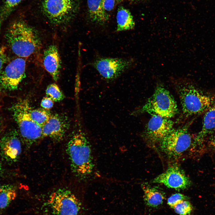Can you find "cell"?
<instances>
[{
    "mask_svg": "<svg viewBox=\"0 0 215 215\" xmlns=\"http://www.w3.org/2000/svg\"><path fill=\"white\" fill-rule=\"evenodd\" d=\"M71 170L79 179H87L94 169L91 147L87 137L82 130H78L72 136L67 147Z\"/></svg>",
    "mask_w": 215,
    "mask_h": 215,
    "instance_id": "cell-1",
    "label": "cell"
},
{
    "mask_svg": "<svg viewBox=\"0 0 215 215\" xmlns=\"http://www.w3.org/2000/svg\"><path fill=\"white\" fill-rule=\"evenodd\" d=\"M5 37L13 53L19 57H28L41 45L39 36L35 29L24 22H13L8 28Z\"/></svg>",
    "mask_w": 215,
    "mask_h": 215,
    "instance_id": "cell-2",
    "label": "cell"
},
{
    "mask_svg": "<svg viewBox=\"0 0 215 215\" xmlns=\"http://www.w3.org/2000/svg\"><path fill=\"white\" fill-rule=\"evenodd\" d=\"M175 84L183 113L185 116L201 113L211 106L212 98L203 93L191 83L184 79H179Z\"/></svg>",
    "mask_w": 215,
    "mask_h": 215,
    "instance_id": "cell-3",
    "label": "cell"
},
{
    "mask_svg": "<svg viewBox=\"0 0 215 215\" xmlns=\"http://www.w3.org/2000/svg\"><path fill=\"white\" fill-rule=\"evenodd\" d=\"M30 109L28 102L24 99L14 104L10 109L18 127L21 140L27 148L42 138V128L31 118Z\"/></svg>",
    "mask_w": 215,
    "mask_h": 215,
    "instance_id": "cell-4",
    "label": "cell"
},
{
    "mask_svg": "<svg viewBox=\"0 0 215 215\" xmlns=\"http://www.w3.org/2000/svg\"><path fill=\"white\" fill-rule=\"evenodd\" d=\"M42 207L49 215H85L80 200L70 190L64 188L52 193Z\"/></svg>",
    "mask_w": 215,
    "mask_h": 215,
    "instance_id": "cell-5",
    "label": "cell"
},
{
    "mask_svg": "<svg viewBox=\"0 0 215 215\" xmlns=\"http://www.w3.org/2000/svg\"><path fill=\"white\" fill-rule=\"evenodd\" d=\"M178 111L176 101L169 91L161 86H158L153 94L136 113H147L170 118Z\"/></svg>",
    "mask_w": 215,
    "mask_h": 215,
    "instance_id": "cell-6",
    "label": "cell"
},
{
    "mask_svg": "<svg viewBox=\"0 0 215 215\" xmlns=\"http://www.w3.org/2000/svg\"><path fill=\"white\" fill-rule=\"evenodd\" d=\"M188 127L173 128L159 142L161 150L169 158L179 157L190 146L192 138Z\"/></svg>",
    "mask_w": 215,
    "mask_h": 215,
    "instance_id": "cell-7",
    "label": "cell"
},
{
    "mask_svg": "<svg viewBox=\"0 0 215 215\" xmlns=\"http://www.w3.org/2000/svg\"><path fill=\"white\" fill-rule=\"evenodd\" d=\"M79 0H43L42 7L46 17L52 23L61 24L69 21L78 9Z\"/></svg>",
    "mask_w": 215,
    "mask_h": 215,
    "instance_id": "cell-8",
    "label": "cell"
},
{
    "mask_svg": "<svg viewBox=\"0 0 215 215\" xmlns=\"http://www.w3.org/2000/svg\"><path fill=\"white\" fill-rule=\"evenodd\" d=\"M131 59L121 58H99L92 65L106 80L111 81L119 77L132 65Z\"/></svg>",
    "mask_w": 215,
    "mask_h": 215,
    "instance_id": "cell-9",
    "label": "cell"
},
{
    "mask_svg": "<svg viewBox=\"0 0 215 215\" xmlns=\"http://www.w3.org/2000/svg\"><path fill=\"white\" fill-rule=\"evenodd\" d=\"M26 61L18 57L10 62L0 73V87L10 91L17 88L25 76Z\"/></svg>",
    "mask_w": 215,
    "mask_h": 215,
    "instance_id": "cell-10",
    "label": "cell"
},
{
    "mask_svg": "<svg viewBox=\"0 0 215 215\" xmlns=\"http://www.w3.org/2000/svg\"><path fill=\"white\" fill-rule=\"evenodd\" d=\"M153 182L162 184L168 188L176 190L186 189L191 184L183 170L175 164L169 166L165 171L155 177Z\"/></svg>",
    "mask_w": 215,
    "mask_h": 215,
    "instance_id": "cell-11",
    "label": "cell"
},
{
    "mask_svg": "<svg viewBox=\"0 0 215 215\" xmlns=\"http://www.w3.org/2000/svg\"><path fill=\"white\" fill-rule=\"evenodd\" d=\"M173 125L170 118L152 115L146 125L145 137L150 142H159L173 129Z\"/></svg>",
    "mask_w": 215,
    "mask_h": 215,
    "instance_id": "cell-12",
    "label": "cell"
},
{
    "mask_svg": "<svg viewBox=\"0 0 215 215\" xmlns=\"http://www.w3.org/2000/svg\"><path fill=\"white\" fill-rule=\"evenodd\" d=\"M18 132L15 129L7 132L0 141L1 154L6 161H17L21 152V139Z\"/></svg>",
    "mask_w": 215,
    "mask_h": 215,
    "instance_id": "cell-13",
    "label": "cell"
},
{
    "mask_svg": "<svg viewBox=\"0 0 215 215\" xmlns=\"http://www.w3.org/2000/svg\"><path fill=\"white\" fill-rule=\"evenodd\" d=\"M69 127L67 117L62 115L51 114L42 127V138L48 137L55 141H60L63 138Z\"/></svg>",
    "mask_w": 215,
    "mask_h": 215,
    "instance_id": "cell-14",
    "label": "cell"
},
{
    "mask_svg": "<svg viewBox=\"0 0 215 215\" xmlns=\"http://www.w3.org/2000/svg\"><path fill=\"white\" fill-rule=\"evenodd\" d=\"M43 63L46 70L53 79L57 81L60 76L61 60L58 49L56 46L50 45L45 50Z\"/></svg>",
    "mask_w": 215,
    "mask_h": 215,
    "instance_id": "cell-15",
    "label": "cell"
},
{
    "mask_svg": "<svg viewBox=\"0 0 215 215\" xmlns=\"http://www.w3.org/2000/svg\"><path fill=\"white\" fill-rule=\"evenodd\" d=\"M141 186L144 192V200L147 205L156 207L162 203L165 199V194L158 187L147 183H143Z\"/></svg>",
    "mask_w": 215,
    "mask_h": 215,
    "instance_id": "cell-16",
    "label": "cell"
},
{
    "mask_svg": "<svg viewBox=\"0 0 215 215\" xmlns=\"http://www.w3.org/2000/svg\"><path fill=\"white\" fill-rule=\"evenodd\" d=\"M215 129V103L211 106L205 113L202 126L194 141V144L200 145L203 138Z\"/></svg>",
    "mask_w": 215,
    "mask_h": 215,
    "instance_id": "cell-17",
    "label": "cell"
},
{
    "mask_svg": "<svg viewBox=\"0 0 215 215\" xmlns=\"http://www.w3.org/2000/svg\"><path fill=\"white\" fill-rule=\"evenodd\" d=\"M90 18L95 22L102 24L107 22L109 16L103 9L101 0H87Z\"/></svg>",
    "mask_w": 215,
    "mask_h": 215,
    "instance_id": "cell-18",
    "label": "cell"
},
{
    "mask_svg": "<svg viewBox=\"0 0 215 215\" xmlns=\"http://www.w3.org/2000/svg\"><path fill=\"white\" fill-rule=\"evenodd\" d=\"M116 20L117 32L131 30L135 27V23L130 12L123 7H121L118 8Z\"/></svg>",
    "mask_w": 215,
    "mask_h": 215,
    "instance_id": "cell-19",
    "label": "cell"
},
{
    "mask_svg": "<svg viewBox=\"0 0 215 215\" xmlns=\"http://www.w3.org/2000/svg\"><path fill=\"white\" fill-rule=\"evenodd\" d=\"M16 191L14 187L10 185H4L0 187V208L4 209L15 198Z\"/></svg>",
    "mask_w": 215,
    "mask_h": 215,
    "instance_id": "cell-20",
    "label": "cell"
},
{
    "mask_svg": "<svg viewBox=\"0 0 215 215\" xmlns=\"http://www.w3.org/2000/svg\"><path fill=\"white\" fill-rule=\"evenodd\" d=\"M30 114L33 120L42 128L48 121L51 115L48 110L43 108H31Z\"/></svg>",
    "mask_w": 215,
    "mask_h": 215,
    "instance_id": "cell-21",
    "label": "cell"
},
{
    "mask_svg": "<svg viewBox=\"0 0 215 215\" xmlns=\"http://www.w3.org/2000/svg\"><path fill=\"white\" fill-rule=\"evenodd\" d=\"M23 0H5L0 8V30L1 24Z\"/></svg>",
    "mask_w": 215,
    "mask_h": 215,
    "instance_id": "cell-22",
    "label": "cell"
},
{
    "mask_svg": "<svg viewBox=\"0 0 215 215\" xmlns=\"http://www.w3.org/2000/svg\"><path fill=\"white\" fill-rule=\"evenodd\" d=\"M46 96L50 98L54 102H59L64 98L59 88L55 83H52L48 86L46 90Z\"/></svg>",
    "mask_w": 215,
    "mask_h": 215,
    "instance_id": "cell-23",
    "label": "cell"
},
{
    "mask_svg": "<svg viewBox=\"0 0 215 215\" xmlns=\"http://www.w3.org/2000/svg\"><path fill=\"white\" fill-rule=\"evenodd\" d=\"M175 212L180 215L189 214L192 210L190 202L186 200L182 201L176 204L173 208Z\"/></svg>",
    "mask_w": 215,
    "mask_h": 215,
    "instance_id": "cell-24",
    "label": "cell"
},
{
    "mask_svg": "<svg viewBox=\"0 0 215 215\" xmlns=\"http://www.w3.org/2000/svg\"><path fill=\"white\" fill-rule=\"evenodd\" d=\"M187 197L180 193H176L170 196L168 199V204L173 208L177 203L180 202L187 200Z\"/></svg>",
    "mask_w": 215,
    "mask_h": 215,
    "instance_id": "cell-25",
    "label": "cell"
},
{
    "mask_svg": "<svg viewBox=\"0 0 215 215\" xmlns=\"http://www.w3.org/2000/svg\"><path fill=\"white\" fill-rule=\"evenodd\" d=\"M53 102L50 98L46 96L42 100L41 106L43 109L48 110L53 107Z\"/></svg>",
    "mask_w": 215,
    "mask_h": 215,
    "instance_id": "cell-26",
    "label": "cell"
},
{
    "mask_svg": "<svg viewBox=\"0 0 215 215\" xmlns=\"http://www.w3.org/2000/svg\"><path fill=\"white\" fill-rule=\"evenodd\" d=\"M102 4L104 9L106 11H110L113 8L115 0H101Z\"/></svg>",
    "mask_w": 215,
    "mask_h": 215,
    "instance_id": "cell-27",
    "label": "cell"
},
{
    "mask_svg": "<svg viewBox=\"0 0 215 215\" xmlns=\"http://www.w3.org/2000/svg\"><path fill=\"white\" fill-rule=\"evenodd\" d=\"M6 50V47L4 46H2L0 48V73L7 59Z\"/></svg>",
    "mask_w": 215,
    "mask_h": 215,
    "instance_id": "cell-28",
    "label": "cell"
},
{
    "mask_svg": "<svg viewBox=\"0 0 215 215\" xmlns=\"http://www.w3.org/2000/svg\"><path fill=\"white\" fill-rule=\"evenodd\" d=\"M214 146H215V135L214 137Z\"/></svg>",
    "mask_w": 215,
    "mask_h": 215,
    "instance_id": "cell-29",
    "label": "cell"
},
{
    "mask_svg": "<svg viewBox=\"0 0 215 215\" xmlns=\"http://www.w3.org/2000/svg\"></svg>",
    "mask_w": 215,
    "mask_h": 215,
    "instance_id": "cell-30",
    "label": "cell"
},
{
    "mask_svg": "<svg viewBox=\"0 0 215 215\" xmlns=\"http://www.w3.org/2000/svg\"></svg>",
    "mask_w": 215,
    "mask_h": 215,
    "instance_id": "cell-31",
    "label": "cell"
}]
</instances>
